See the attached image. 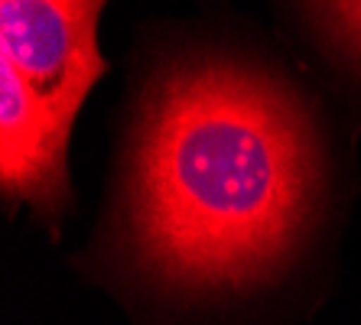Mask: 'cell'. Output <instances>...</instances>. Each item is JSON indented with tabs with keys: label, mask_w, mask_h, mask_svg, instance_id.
<instances>
[{
	"label": "cell",
	"mask_w": 361,
	"mask_h": 325,
	"mask_svg": "<svg viewBox=\"0 0 361 325\" xmlns=\"http://www.w3.org/2000/svg\"><path fill=\"white\" fill-rule=\"evenodd\" d=\"M322 20L329 23V30H336L345 42H352L355 49H361V0L352 4H322V7H312Z\"/></svg>",
	"instance_id": "cell-4"
},
{
	"label": "cell",
	"mask_w": 361,
	"mask_h": 325,
	"mask_svg": "<svg viewBox=\"0 0 361 325\" xmlns=\"http://www.w3.org/2000/svg\"><path fill=\"white\" fill-rule=\"evenodd\" d=\"M316 195V147L293 94L235 62L163 72L140 117L130 228L169 286L247 290L293 250Z\"/></svg>",
	"instance_id": "cell-1"
},
{
	"label": "cell",
	"mask_w": 361,
	"mask_h": 325,
	"mask_svg": "<svg viewBox=\"0 0 361 325\" xmlns=\"http://www.w3.org/2000/svg\"><path fill=\"white\" fill-rule=\"evenodd\" d=\"M72 127L49 114L13 66H0V185L7 199L59 215L68 199Z\"/></svg>",
	"instance_id": "cell-3"
},
{
	"label": "cell",
	"mask_w": 361,
	"mask_h": 325,
	"mask_svg": "<svg viewBox=\"0 0 361 325\" xmlns=\"http://www.w3.org/2000/svg\"><path fill=\"white\" fill-rule=\"evenodd\" d=\"M98 20L101 4L92 0L0 4V59L66 127L75 124L88 88L104 75Z\"/></svg>",
	"instance_id": "cell-2"
}]
</instances>
